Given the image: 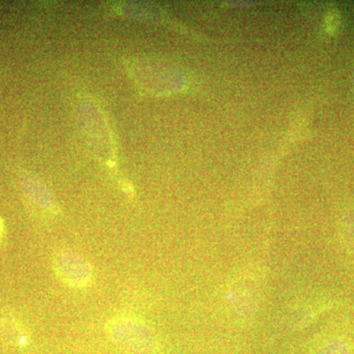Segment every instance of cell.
<instances>
[{
    "label": "cell",
    "instance_id": "1",
    "mask_svg": "<svg viewBox=\"0 0 354 354\" xmlns=\"http://www.w3.org/2000/svg\"><path fill=\"white\" fill-rule=\"evenodd\" d=\"M106 330L120 348L133 353H152L157 339L150 327L133 316L120 315L109 321Z\"/></svg>",
    "mask_w": 354,
    "mask_h": 354
},
{
    "label": "cell",
    "instance_id": "2",
    "mask_svg": "<svg viewBox=\"0 0 354 354\" xmlns=\"http://www.w3.org/2000/svg\"><path fill=\"white\" fill-rule=\"evenodd\" d=\"M53 269L60 281L73 288H85L93 281L90 263L78 253L62 250L53 257Z\"/></svg>",
    "mask_w": 354,
    "mask_h": 354
},
{
    "label": "cell",
    "instance_id": "3",
    "mask_svg": "<svg viewBox=\"0 0 354 354\" xmlns=\"http://www.w3.org/2000/svg\"><path fill=\"white\" fill-rule=\"evenodd\" d=\"M260 297V281L252 274H241L228 288V301L234 311L243 318H248L257 311Z\"/></svg>",
    "mask_w": 354,
    "mask_h": 354
},
{
    "label": "cell",
    "instance_id": "4",
    "mask_svg": "<svg viewBox=\"0 0 354 354\" xmlns=\"http://www.w3.org/2000/svg\"><path fill=\"white\" fill-rule=\"evenodd\" d=\"M317 354H349V348L348 344L341 339H332L323 344Z\"/></svg>",
    "mask_w": 354,
    "mask_h": 354
},
{
    "label": "cell",
    "instance_id": "5",
    "mask_svg": "<svg viewBox=\"0 0 354 354\" xmlns=\"http://www.w3.org/2000/svg\"><path fill=\"white\" fill-rule=\"evenodd\" d=\"M4 236V225L3 221H2L1 218H0V242L2 241Z\"/></svg>",
    "mask_w": 354,
    "mask_h": 354
}]
</instances>
